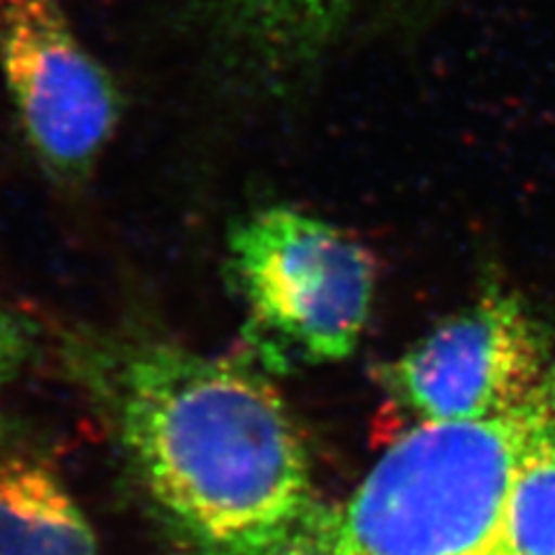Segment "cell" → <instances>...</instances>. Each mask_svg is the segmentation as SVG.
Instances as JSON below:
<instances>
[{"mask_svg":"<svg viewBox=\"0 0 555 555\" xmlns=\"http://www.w3.org/2000/svg\"><path fill=\"white\" fill-rule=\"evenodd\" d=\"M38 352V326L0 299V396L24 375Z\"/></svg>","mask_w":555,"mask_h":555,"instance_id":"9c48e42d","label":"cell"},{"mask_svg":"<svg viewBox=\"0 0 555 555\" xmlns=\"http://www.w3.org/2000/svg\"><path fill=\"white\" fill-rule=\"evenodd\" d=\"M546 375L544 338L530 312L493 292L393 361L389 387L420 422H479L526 405Z\"/></svg>","mask_w":555,"mask_h":555,"instance_id":"5b68a950","label":"cell"},{"mask_svg":"<svg viewBox=\"0 0 555 555\" xmlns=\"http://www.w3.org/2000/svg\"><path fill=\"white\" fill-rule=\"evenodd\" d=\"M0 555H98L73 493L54 467L26 451L0 456Z\"/></svg>","mask_w":555,"mask_h":555,"instance_id":"52a82bcc","label":"cell"},{"mask_svg":"<svg viewBox=\"0 0 555 555\" xmlns=\"http://www.w3.org/2000/svg\"><path fill=\"white\" fill-rule=\"evenodd\" d=\"M230 264L264 357L336 363L357 350L377 267L336 224L287 206L262 208L234 228Z\"/></svg>","mask_w":555,"mask_h":555,"instance_id":"3957f363","label":"cell"},{"mask_svg":"<svg viewBox=\"0 0 555 555\" xmlns=\"http://www.w3.org/2000/svg\"><path fill=\"white\" fill-rule=\"evenodd\" d=\"M546 398H548V412H551V430L555 436V371L546 375Z\"/></svg>","mask_w":555,"mask_h":555,"instance_id":"8fae6325","label":"cell"},{"mask_svg":"<svg viewBox=\"0 0 555 555\" xmlns=\"http://www.w3.org/2000/svg\"><path fill=\"white\" fill-rule=\"evenodd\" d=\"M544 412L526 405L479 422H420L391 442L320 526L340 555H514L509 489Z\"/></svg>","mask_w":555,"mask_h":555,"instance_id":"7a4b0ae2","label":"cell"},{"mask_svg":"<svg viewBox=\"0 0 555 555\" xmlns=\"http://www.w3.org/2000/svg\"><path fill=\"white\" fill-rule=\"evenodd\" d=\"M322 514V509H320ZM320 514L315 518V524H312V528L301 537L299 544L294 546L287 555H340L332 544H328L326 534L320 526Z\"/></svg>","mask_w":555,"mask_h":555,"instance_id":"30bf717a","label":"cell"},{"mask_svg":"<svg viewBox=\"0 0 555 555\" xmlns=\"http://www.w3.org/2000/svg\"><path fill=\"white\" fill-rule=\"evenodd\" d=\"M363 0H193L222 54L262 86H287L315 67Z\"/></svg>","mask_w":555,"mask_h":555,"instance_id":"8992f818","label":"cell"},{"mask_svg":"<svg viewBox=\"0 0 555 555\" xmlns=\"http://www.w3.org/2000/svg\"><path fill=\"white\" fill-rule=\"evenodd\" d=\"M102 405L130 473L195 555H287L312 528L306 447L248 363L165 340L98 350Z\"/></svg>","mask_w":555,"mask_h":555,"instance_id":"6da1fadb","label":"cell"},{"mask_svg":"<svg viewBox=\"0 0 555 555\" xmlns=\"http://www.w3.org/2000/svg\"><path fill=\"white\" fill-rule=\"evenodd\" d=\"M514 555H555V436L544 379V412L520 451L509 489Z\"/></svg>","mask_w":555,"mask_h":555,"instance_id":"ba28073f","label":"cell"},{"mask_svg":"<svg viewBox=\"0 0 555 555\" xmlns=\"http://www.w3.org/2000/svg\"><path fill=\"white\" fill-rule=\"evenodd\" d=\"M0 69L40 163L65 181L86 177L118 126V93L56 0L0 5Z\"/></svg>","mask_w":555,"mask_h":555,"instance_id":"277c9868","label":"cell"},{"mask_svg":"<svg viewBox=\"0 0 555 555\" xmlns=\"http://www.w3.org/2000/svg\"><path fill=\"white\" fill-rule=\"evenodd\" d=\"M12 3H26V0H0V5H12Z\"/></svg>","mask_w":555,"mask_h":555,"instance_id":"7c38bea8","label":"cell"}]
</instances>
